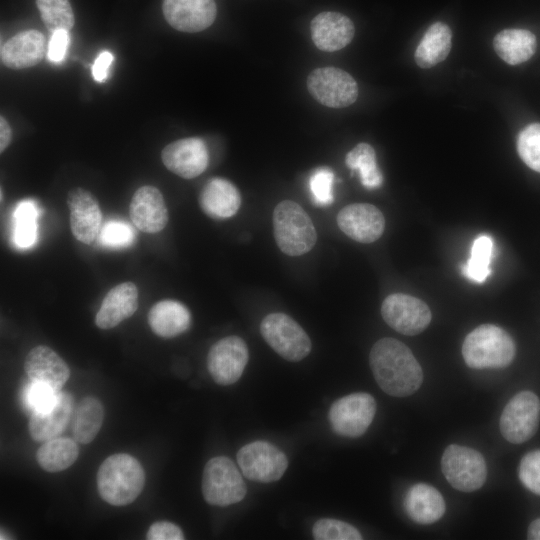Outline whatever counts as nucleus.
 <instances>
[{"label":"nucleus","instance_id":"1","mask_svg":"<svg viewBox=\"0 0 540 540\" xmlns=\"http://www.w3.org/2000/svg\"><path fill=\"white\" fill-rule=\"evenodd\" d=\"M369 363L377 384L388 395L407 397L422 384L420 364L412 351L397 339L378 340L370 351Z\"/></svg>","mask_w":540,"mask_h":540},{"label":"nucleus","instance_id":"2","mask_svg":"<svg viewBox=\"0 0 540 540\" xmlns=\"http://www.w3.org/2000/svg\"><path fill=\"white\" fill-rule=\"evenodd\" d=\"M145 472L140 462L126 453L113 454L100 465L97 488L100 497L113 506L132 503L142 492Z\"/></svg>","mask_w":540,"mask_h":540},{"label":"nucleus","instance_id":"3","mask_svg":"<svg viewBox=\"0 0 540 540\" xmlns=\"http://www.w3.org/2000/svg\"><path fill=\"white\" fill-rule=\"evenodd\" d=\"M462 355L470 368H504L513 361L515 344L502 328L484 324L466 336L462 345Z\"/></svg>","mask_w":540,"mask_h":540},{"label":"nucleus","instance_id":"4","mask_svg":"<svg viewBox=\"0 0 540 540\" xmlns=\"http://www.w3.org/2000/svg\"><path fill=\"white\" fill-rule=\"evenodd\" d=\"M273 233L277 246L288 256L308 253L317 241L311 218L292 200H283L276 205L273 211Z\"/></svg>","mask_w":540,"mask_h":540},{"label":"nucleus","instance_id":"5","mask_svg":"<svg viewBox=\"0 0 540 540\" xmlns=\"http://www.w3.org/2000/svg\"><path fill=\"white\" fill-rule=\"evenodd\" d=\"M246 484L234 462L226 456L211 458L202 476V494L210 505L228 506L244 499Z\"/></svg>","mask_w":540,"mask_h":540},{"label":"nucleus","instance_id":"6","mask_svg":"<svg viewBox=\"0 0 540 540\" xmlns=\"http://www.w3.org/2000/svg\"><path fill=\"white\" fill-rule=\"evenodd\" d=\"M260 332L266 343L282 358L291 362L304 359L311 351V340L290 316L275 312L264 317Z\"/></svg>","mask_w":540,"mask_h":540},{"label":"nucleus","instance_id":"7","mask_svg":"<svg viewBox=\"0 0 540 540\" xmlns=\"http://www.w3.org/2000/svg\"><path fill=\"white\" fill-rule=\"evenodd\" d=\"M441 469L449 484L462 492L478 490L487 477V466L482 454L457 444H451L444 450Z\"/></svg>","mask_w":540,"mask_h":540},{"label":"nucleus","instance_id":"8","mask_svg":"<svg viewBox=\"0 0 540 540\" xmlns=\"http://www.w3.org/2000/svg\"><path fill=\"white\" fill-rule=\"evenodd\" d=\"M375 413L376 402L373 396L358 392L336 400L330 407L328 419L336 434L356 438L366 432Z\"/></svg>","mask_w":540,"mask_h":540},{"label":"nucleus","instance_id":"9","mask_svg":"<svg viewBox=\"0 0 540 540\" xmlns=\"http://www.w3.org/2000/svg\"><path fill=\"white\" fill-rule=\"evenodd\" d=\"M540 421V399L531 391L515 394L500 417L502 436L513 444L526 442L536 433Z\"/></svg>","mask_w":540,"mask_h":540},{"label":"nucleus","instance_id":"10","mask_svg":"<svg viewBox=\"0 0 540 540\" xmlns=\"http://www.w3.org/2000/svg\"><path fill=\"white\" fill-rule=\"evenodd\" d=\"M307 88L317 102L330 108L347 107L358 97L354 78L336 67L314 69L307 78Z\"/></svg>","mask_w":540,"mask_h":540},{"label":"nucleus","instance_id":"11","mask_svg":"<svg viewBox=\"0 0 540 540\" xmlns=\"http://www.w3.org/2000/svg\"><path fill=\"white\" fill-rule=\"evenodd\" d=\"M237 462L246 478L262 483L279 480L288 467L286 455L266 441H254L240 448Z\"/></svg>","mask_w":540,"mask_h":540},{"label":"nucleus","instance_id":"12","mask_svg":"<svg viewBox=\"0 0 540 540\" xmlns=\"http://www.w3.org/2000/svg\"><path fill=\"white\" fill-rule=\"evenodd\" d=\"M249 359L245 341L236 335L226 336L214 343L207 355V368L219 385H231L242 376Z\"/></svg>","mask_w":540,"mask_h":540},{"label":"nucleus","instance_id":"13","mask_svg":"<svg viewBox=\"0 0 540 540\" xmlns=\"http://www.w3.org/2000/svg\"><path fill=\"white\" fill-rule=\"evenodd\" d=\"M381 314L391 328L410 336L425 330L432 318L425 302L402 293L387 296L382 303Z\"/></svg>","mask_w":540,"mask_h":540},{"label":"nucleus","instance_id":"14","mask_svg":"<svg viewBox=\"0 0 540 540\" xmlns=\"http://www.w3.org/2000/svg\"><path fill=\"white\" fill-rule=\"evenodd\" d=\"M161 159L172 173L184 179H193L206 170L209 154L201 138L189 137L165 146L161 152Z\"/></svg>","mask_w":540,"mask_h":540},{"label":"nucleus","instance_id":"15","mask_svg":"<svg viewBox=\"0 0 540 540\" xmlns=\"http://www.w3.org/2000/svg\"><path fill=\"white\" fill-rule=\"evenodd\" d=\"M340 230L360 243L378 240L385 228L382 212L368 203H354L342 208L336 218Z\"/></svg>","mask_w":540,"mask_h":540},{"label":"nucleus","instance_id":"16","mask_svg":"<svg viewBox=\"0 0 540 540\" xmlns=\"http://www.w3.org/2000/svg\"><path fill=\"white\" fill-rule=\"evenodd\" d=\"M67 204L73 236L84 244H92L100 233L102 222L97 199L88 190L77 187L69 191Z\"/></svg>","mask_w":540,"mask_h":540},{"label":"nucleus","instance_id":"17","mask_svg":"<svg viewBox=\"0 0 540 540\" xmlns=\"http://www.w3.org/2000/svg\"><path fill=\"white\" fill-rule=\"evenodd\" d=\"M162 9L173 28L188 33L208 28L217 14L214 0H163Z\"/></svg>","mask_w":540,"mask_h":540},{"label":"nucleus","instance_id":"18","mask_svg":"<svg viewBox=\"0 0 540 540\" xmlns=\"http://www.w3.org/2000/svg\"><path fill=\"white\" fill-rule=\"evenodd\" d=\"M130 218L135 227L145 233L162 231L169 220V213L160 190L151 185L138 188L129 206Z\"/></svg>","mask_w":540,"mask_h":540},{"label":"nucleus","instance_id":"19","mask_svg":"<svg viewBox=\"0 0 540 540\" xmlns=\"http://www.w3.org/2000/svg\"><path fill=\"white\" fill-rule=\"evenodd\" d=\"M24 370L33 383L59 392L70 377L66 362L51 348L39 345L31 349L24 362Z\"/></svg>","mask_w":540,"mask_h":540},{"label":"nucleus","instance_id":"20","mask_svg":"<svg viewBox=\"0 0 540 540\" xmlns=\"http://www.w3.org/2000/svg\"><path fill=\"white\" fill-rule=\"evenodd\" d=\"M310 31L312 41L319 50L334 52L351 42L355 28L351 19L344 14L325 11L312 19Z\"/></svg>","mask_w":540,"mask_h":540},{"label":"nucleus","instance_id":"21","mask_svg":"<svg viewBox=\"0 0 540 540\" xmlns=\"http://www.w3.org/2000/svg\"><path fill=\"white\" fill-rule=\"evenodd\" d=\"M73 405L72 395L60 391L50 406L34 411L28 424L31 438L37 442H45L59 436L71 418Z\"/></svg>","mask_w":540,"mask_h":540},{"label":"nucleus","instance_id":"22","mask_svg":"<svg viewBox=\"0 0 540 540\" xmlns=\"http://www.w3.org/2000/svg\"><path fill=\"white\" fill-rule=\"evenodd\" d=\"M138 296V288L133 282H123L111 288L95 316L96 326L103 330L111 329L131 317L138 308Z\"/></svg>","mask_w":540,"mask_h":540},{"label":"nucleus","instance_id":"23","mask_svg":"<svg viewBox=\"0 0 540 540\" xmlns=\"http://www.w3.org/2000/svg\"><path fill=\"white\" fill-rule=\"evenodd\" d=\"M46 40L37 30L20 32L2 44L0 58L11 69H24L37 65L44 58Z\"/></svg>","mask_w":540,"mask_h":540},{"label":"nucleus","instance_id":"24","mask_svg":"<svg viewBox=\"0 0 540 540\" xmlns=\"http://www.w3.org/2000/svg\"><path fill=\"white\" fill-rule=\"evenodd\" d=\"M198 202L202 211L210 218L226 219L238 212L241 195L232 182L215 177L203 186Z\"/></svg>","mask_w":540,"mask_h":540},{"label":"nucleus","instance_id":"25","mask_svg":"<svg viewBox=\"0 0 540 540\" xmlns=\"http://www.w3.org/2000/svg\"><path fill=\"white\" fill-rule=\"evenodd\" d=\"M406 514L422 525L438 521L445 513L446 505L441 493L431 485L417 483L409 488L404 497Z\"/></svg>","mask_w":540,"mask_h":540},{"label":"nucleus","instance_id":"26","mask_svg":"<svg viewBox=\"0 0 540 540\" xmlns=\"http://www.w3.org/2000/svg\"><path fill=\"white\" fill-rule=\"evenodd\" d=\"M148 324L159 337L173 338L188 330L189 309L177 300L165 299L155 303L148 312Z\"/></svg>","mask_w":540,"mask_h":540},{"label":"nucleus","instance_id":"27","mask_svg":"<svg viewBox=\"0 0 540 540\" xmlns=\"http://www.w3.org/2000/svg\"><path fill=\"white\" fill-rule=\"evenodd\" d=\"M494 49L506 63L517 65L533 56L536 37L526 29H505L495 36Z\"/></svg>","mask_w":540,"mask_h":540},{"label":"nucleus","instance_id":"28","mask_svg":"<svg viewBox=\"0 0 540 540\" xmlns=\"http://www.w3.org/2000/svg\"><path fill=\"white\" fill-rule=\"evenodd\" d=\"M452 45V32L442 22L432 24L415 51V61L421 68H431L442 62L449 54Z\"/></svg>","mask_w":540,"mask_h":540},{"label":"nucleus","instance_id":"29","mask_svg":"<svg viewBox=\"0 0 540 540\" xmlns=\"http://www.w3.org/2000/svg\"><path fill=\"white\" fill-rule=\"evenodd\" d=\"M79 447L70 438L45 441L36 452L39 466L47 472H60L69 468L78 458Z\"/></svg>","mask_w":540,"mask_h":540},{"label":"nucleus","instance_id":"30","mask_svg":"<svg viewBox=\"0 0 540 540\" xmlns=\"http://www.w3.org/2000/svg\"><path fill=\"white\" fill-rule=\"evenodd\" d=\"M104 420V407L93 396L83 398L75 411L73 435L77 442L88 444L97 436Z\"/></svg>","mask_w":540,"mask_h":540},{"label":"nucleus","instance_id":"31","mask_svg":"<svg viewBox=\"0 0 540 540\" xmlns=\"http://www.w3.org/2000/svg\"><path fill=\"white\" fill-rule=\"evenodd\" d=\"M345 163L351 170L358 171L362 185L375 189L382 185L383 176L376 163V154L368 143H359L346 154Z\"/></svg>","mask_w":540,"mask_h":540},{"label":"nucleus","instance_id":"32","mask_svg":"<svg viewBox=\"0 0 540 540\" xmlns=\"http://www.w3.org/2000/svg\"><path fill=\"white\" fill-rule=\"evenodd\" d=\"M494 243L490 236L483 234L476 237L470 251V257L462 267V273L468 279L482 283L490 275V263Z\"/></svg>","mask_w":540,"mask_h":540},{"label":"nucleus","instance_id":"33","mask_svg":"<svg viewBox=\"0 0 540 540\" xmlns=\"http://www.w3.org/2000/svg\"><path fill=\"white\" fill-rule=\"evenodd\" d=\"M37 205L31 200L20 202L14 211L13 241L21 248L31 247L37 238Z\"/></svg>","mask_w":540,"mask_h":540},{"label":"nucleus","instance_id":"34","mask_svg":"<svg viewBox=\"0 0 540 540\" xmlns=\"http://www.w3.org/2000/svg\"><path fill=\"white\" fill-rule=\"evenodd\" d=\"M41 18L52 33L57 30L69 31L74 25V14L68 0H36Z\"/></svg>","mask_w":540,"mask_h":540},{"label":"nucleus","instance_id":"35","mask_svg":"<svg viewBox=\"0 0 540 540\" xmlns=\"http://www.w3.org/2000/svg\"><path fill=\"white\" fill-rule=\"evenodd\" d=\"M517 151L528 167L540 173V123L530 124L519 133Z\"/></svg>","mask_w":540,"mask_h":540},{"label":"nucleus","instance_id":"36","mask_svg":"<svg viewBox=\"0 0 540 540\" xmlns=\"http://www.w3.org/2000/svg\"><path fill=\"white\" fill-rule=\"evenodd\" d=\"M312 534L317 540H360L361 533L351 524L337 520L323 518L315 522Z\"/></svg>","mask_w":540,"mask_h":540},{"label":"nucleus","instance_id":"37","mask_svg":"<svg viewBox=\"0 0 540 540\" xmlns=\"http://www.w3.org/2000/svg\"><path fill=\"white\" fill-rule=\"evenodd\" d=\"M333 184L334 172L330 168L319 167L312 172L308 186L315 205L325 207L333 203Z\"/></svg>","mask_w":540,"mask_h":540},{"label":"nucleus","instance_id":"38","mask_svg":"<svg viewBox=\"0 0 540 540\" xmlns=\"http://www.w3.org/2000/svg\"><path fill=\"white\" fill-rule=\"evenodd\" d=\"M100 242L110 248L128 247L134 241L133 228L121 221H110L100 231Z\"/></svg>","mask_w":540,"mask_h":540},{"label":"nucleus","instance_id":"39","mask_svg":"<svg viewBox=\"0 0 540 540\" xmlns=\"http://www.w3.org/2000/svg\"><path fill=\"white\" fill-rule=\"evenodd\" d=\"M518 476L528 490L540 495V450L531 451L521 459Z\"/></svg>","mask_w":540,"mask_h":540},{"label":"nucleus","instance_id":"40","mask_svg":"<svg viewBox=\"0 0 540 540\" xmlns=\"http://www.w3.org/2000/svg\"><path fill=\"white\" fill-rule=\"evenodd\" d=\"M59 392L30 381L23 391L22 399L25 407L33 413L50 406L56 400Z\"/></svg>","mask_w":540,"mask_h":540},{"label":"nucleus","instance_id":"41","mask_svg":"<svg viewBox=\"0 0 540 540\" xmlns=\"http://www.w3.org/2000/svg\"><path fill=\"white\" fill-rule=\"evenodd\" d=\"M148 540H182L184 534L179 526L168 521L154 522L148 529Z\"/></svg>","mask_w":540,"mask_h":540},{"label":"nucleus","instance_id":"42","mask_svg":"<svg viewBox=\"0 0 540 540\" xmlns=\"http://www.w3.org/2000/svg\"><path fill=\"white\" fill-rule=\"evenodd\" d=\"M69 32L57 30L51 35L47 55L51 62L60 63L64 60L69 46Z\"/></svg>","mask_w":540,"mask_h":540},{"label":"nucleus","instance_id":"43","mask_svg":"<svg viewBox=\"0 0 540 540\" xmlns=\"http://www.w3.org/2000/svg\"><path fill=\"white\" fill-rule=\"evenodd\" d=\"M113 58L109 51H103L98 55L92 66V76L95 81L104 82L107 79Z\"/></svg>","mask_w":540,"mask_h":540},{"label":"nucleus","instance_id":"44","mask_svg":"<svg viewBox=\"0 0 540 540\" xmlns=\"http://www.w3.org/2000/svg\"><path fill=\"white\" fill-rule=\"evenodd\" d=\"M12 138V130L4 118L0 117V152L3 153L4 150L8 147Z\"/></svg>","mask_w":540,"mask_h":540},{"label":"nucleus","instance_id":"45","mask_svg":"<svg viewBox=\"0 0 540 540\" xmlns=\"http://www.w3.org/2000/svg\"><path fill=\"white\" fill-rule=\"evenodd\" d=\"M527 538L530 540H540V518L532 521L528 527Z\"/></svg>","mask_w":540,"mask_h":540}]
</instances>
